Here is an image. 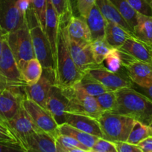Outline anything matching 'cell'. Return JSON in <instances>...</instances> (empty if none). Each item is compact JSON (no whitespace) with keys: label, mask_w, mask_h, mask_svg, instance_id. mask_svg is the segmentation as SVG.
<instances>
[{"label":"cell","mask_w":152,"mask_h":152,"mask_svg":"<svg viewBox=\"0 0 152 152\" xmlns=\"http://www.w3.org/2000/svg\"><path fill=\"white\" fill-rule=\"evenodd\" d=\"M128 1L137 13L152 16V0H128Z\"/></svg>","instance_id":"obj_37"},{"label":"cell","mask_w":152,"mask_h":152,"mask_svg":"<svg viewBox=\"0 0 152 152\" xmlns=\"http://www.w3.org/2000/svg\"><path fill=\"white\" fill-rule=\"evenodd\" d=\"M51 1L59 16L61 23L66 19H69L72 16L70 0H51Z\"/></svg>","instance_id":"obj_36"},{"label":"cell","mask_w":152,"mask_h":152,"mask_svg":"<svg viewBox=\"0 0 152 152\" xmlns=\"http://www.w3.org/2000/svg\"><path fill=\"white\" fill-rule=\"evenodd\" d=\"M45 108L53 116L58 125L66 123V112L68 110V100L61 89L55 85L49 93Z\"/></svg>","instance_id":"obj_16"},{"label":"cell","mask_w":152,"mask_h":152,"mask_svg":"<svg viewBox=\"0 0 152 152\" xmlns=\"http://www.w3.org/2000/svg\"><path fill=\"white\" fill-rule=\"evenodd\" d=\"M66 35L72 39L81 43H91L90 31L86 19L80 16H72L67 25L64 27Z\"/></svg>","instance_id":"obj_20"},{"label":"cell","mask_w":152,"mask_h":152,"mask_svg":"<svg viewBox=\"0 0 152 152\" xmlns=\"http://www.w3.org/2000/svg\"><path fill=\"white\" fill-rule=\"evenodd\" d=\"M116 6L117 10L125 19L131 28L134 30L137 23V13L132 7L128 0H110Z\"/></svg>","instance_id":"obj_30"},{"label":"cell","mask_w":152,"mask_h":152,"mask_svg":"<svg viewBox=\"0 0 152 152\" xmlns=\"http://www.w3.org/2000/svg\"><path fill=\"white\" fill-rule=\"evenodd\" d=\"M151 135H152V131L150 126L135 120L126 142L137 145Z\"/></svg>","instance_id":"obj_29"},{"label":"cell","mask_w":152,"mask_h":152,"mask_svg":"<svg viewBox=\"0 0 152 152\" xmlns=\"http://www.w3.org/2000/svg\"><path fill=\"white\" fill-rule=\"evenodd\" d=\"M150 127H151V131H152V122H151V123L150 124Z\"/></svg>","instance_id":"obj_49"},{"label":"cell","mask_w":152,"mask_h":152,"mask_svg":"<svg viewBox=\"0 0 152 152\" xmlns=\"http://www.w3.org/2000/svg\"><path fill=\"white\" fill-rule=\"evenodd\" d=\"M80 83L89 94L92 96H95V97L110 91L101 83L91 78L89 76L85 75V74L83 78L80 80Z\"/></svg>","instance_id":"obj_32"},{"label":"cell","mask_w":152,"mask_h":152,"mask_svg":"<svg viewBox=\"0 0 152 152\" xmlns=\"http://www.w3.org/2000/svg\"><path fill=\"white\" fill-rule=\"evenodd\" d=\"M90 152H117L114 142L99 137L91 148Z\"/></svg>","instance_id":"obj_38"},{"label":"cell","mask_w":152,"mask_h":152,"mask_svg":"<svg viewBox=\"0 0 152 152\" xmlns=\"http://www.w3.org/2000/svg\"><path fill=\"white\" fill-rule=\"evenodd\" d=\"M96 0H77V6L80 16L86 19Z\"/></svg>","instance_id":"obj_40"},{"label":"cell","mask_w":152,"mask_h":152,"mask_svg":"<svg viewBox=\"0 0 152 152\" xmlns=\"http://www.w3.org/2000/svg\"><path fill=\"white\" fill-rule=\"evenodd\" d=\"M61 91L68 100L67 112L89 116L96 120H98L104 113L98 105L96 98L89 94L82 87L80 82L68 88L61 89Z\"/></svg>","instance_id":"obj_3"},{"label":"cell","mask_w":152,"mask_h":152,"mask_svg":"<svg viewBox=\"0 0 152 152\" xmlns=\"http://www.w3.org/2000/svg\"><path fill=\"white\" fill-rule=\"evenodd\" d=\"M55 85V72L43 69V74L37 83L32 86L25 85L24 87L25 96L45 108L49 93Z\"/></svg>","instance_id":"obj_12"},{"label":"cell","mask_w":152,"mask_h":152,"mask_svg":"<svg viewBox=\"0 0 152 152\" xmlns=\"http://www.w3.org/2000/svg\"><path fill=\"white\" fill-rule=\"evenodd\" d=\"M22 80L27 86H32L37 83L43 74V68L36 57L25 62L20 69Z\"/></svg>","instance_id":"obj_26"},{"label":"cell","mask_w":152,"mask_h":152,"mask_svg":"<svg viewBox=\"0 0 152 152\" xmlns=\"http://www.w3.org/2000/svg\"><path fill=\"white\" fill-rule=\"evenodd\" d=\"M6 126L13 132L22 147L28 137L40 130L22 106L17 114L6 123Z\"/></svg>","instance_id":"obj_15"},{"label":"cell","mask_w":152,"mask_h":152,"mask_svg":"<svg viewBox=\"0 0 152 152\" xmlns=\"http://www.w3.org/2000/svg\"><path fill=\"white\" fill-rule=\"evenodd\" d=\"M22 107L40 130L57 137L59 134V125L48 110L26 96L22 99Z\"/></svg>","instance_id":"obj_6"},{"label":"cell","mask_w":152,"mask_h":152,"mask_svg":"<svg viewBox=\"0 0 152 152\" xmlns=\"http://www.w3.org/2000/svg\"><path fill=\"white\" fill-rule=\"evenodd\" d=\"M31 4V0H16V5L22 15L25 16Z\"/></svg>","instance_id":"obj_44"},{"label":"cell","mask_w":152,"mask_h":152,"mask_svg":"<svg viewBox=\"0 0 152 152\" xmlns=\"http://www.w3.org/2000/svg\"><path fill=\"white\" fill-rule=\"evenodd\" d=\"M6 36H7V34H5V33L1 29V28H0V55H1V53L3 41H4V39H5Z\"/></svg>","instance_id":"obj_47"},{"label":"cell","mask_w":152,"mask_h":152,"mask_svg":"<svg viewBox=\"0 0 152 152\" xmlns=\"http://www.w3.org/2000/svg\"><path fill=\"white\" fill-rule=\"evenodd\" d=\"M117 105L113 113L128 116L150 126L152 122V100L141 92L130 88L116 91Z\"/></svg>","instance_id":"obj_1"},{"label":"cell","mask_w":152,"mask_h":152,"mask_svg":"<svg viewBox=\"0 0 152 152\" xmlns=\"http://www.w3.org/2000/svg\"><path fill=\"white\" fill-rule=\"evenodd\" d=\"M84 76L73 61L65 36L61 26L58 42V56L55 69V86L68 88L80 81Z\"/></svg>","instance_id":"obj_2"},{"label":"cell","mask_w":152,"mask_h":152,"mask_svg":"<svg viewBox=\"0 0 152 152\" xmlns=\"http://www.w3.org/2000/svg\"><path fill=\"white\" fill-rule=\"evenodd\" d=\"M136 37L147 45H152V16L139 13L137 23L134 28Z\"/></svg>","instance_id":"obj_25"},{"label":"cell","mask_w":152,"mask_h":152,"mask_svg":"<svg viewBox=\"0 0 152 152\" xmlns=\"http://www.w3.org/2000/svg\"><path fill=\"white\" fill-rule=\"evenodd\" d=\"M26 151V150L19 143L1 142L0 141V152Z\"/></svg>","instance_id":"obj_42"},{"label":"cell","mask_w":152,"mask_h":152,"mask_svg":"<svg viewBox=\"0 0 152 152\" xmlns=\"http://www.w3.org/2000/svg\"><path fill=\"white\" fill-rule=\"evenodd\" d=\"M27 17L16 5V0H0V28L5 34L20 28Z\"/></svg>","instance_id":"obj_11"},{"label":"cell","mask_w":152,"mask_h":152,"mask_svg":"<svg viewBox=\"0 0 152 152\" xmlns=\"http://www.w3.org/2000/svg\"><path fill=\"white\" fill-rule=\"evenodd\" d=\"M0 72L9 81L16 86L22 87L25 86V83L22 80L21 71L7 43L6 37L3 41L1 53L0 55Z\"/></svg>","instance_id":"obj_14"},{"label":"cell","mask_w":152,"mask_h":152,"mask_svg":"<svg viewBox=\"0 0 152 152\" xmlns=\"http://www.w3.org/2000/svg\"><path fill=\"white\" fill-rule=\"evenodd\" d=\"M95 98H96L98 105L104 112L105 111L113 112L115 111L116 105H117V97H116V91H110L96 96Z\"/></svg>","instance_id":"obj_33"},{"label":"cell","mask_w":152,"mask_h":152,"mask_svg":"<svg viewBox=\"0 0 152 152\" xmlns=\"http://www.w3.org/2000/svg\"><path fill=\"white\" fill-rule=\"evenodd\" d=\"M32 10L37 22L45 31L46 27V12L47 0H31Z\"/></svg>","instance_id":"obj_34"},{"label":"cell","mask_w":152,"mask_h":152,"mask_svg":"<svg viewBox=\"0 0 152 152\" xmlns=\"http://www.w3.org/2000/svg\"><path fill=\"white\" fill-rule=\"evenodd\" d=\"M101 65H96L89 68L85 71L84 74L97 80L113 91L125 88L132 87L134 83L131 81L129 77H125L119 73L109 71Z\"/></svg>","instance_id":"obj_10"},{"label":"cell","mask_w":152,"mask_h":152,"mask_svg":"<svg viewBox=\"0 0 152 152\" xmlns=\"http://www.w3.org/2000/svg\"><path fill=\"white\" fill-rule=\"evenodd\" d=\"M66 123L80 131L104 138V134L98 120L83 114L66 112Z\"/></svg>","instance_id":"obj_19"},{"label":"cell","mask_w":152,"mask_h":152,"mask_svg":"<svg viewBox=\"0 0 152 152\" xmlns=\"http://www.w3.org/2000/svg\"><path fill=\"white\" fill-rule=\"evenodd\" d=\"M136 37L134 33L122 28L118 24L107 22L105 28V39L114 48H119L128 39Z\"/></svg>","instance_id":"obj_23"},{"label":"cell","mask_w":152,"mask_h":152,"mask_svg":"<svg viewBox=\"0 0 152 152\" xmlns=\"http://www.w3.org/2000/svg\"><path fill=\"white\" fill-rule=\"evenodd\" d=\"M104 139L126 142L135 120L119 114L105 111L98 120Z\"/></svg>","instance_id":"obj_4"},{"label":"cell","mask_w":152,"mask_h":152,"mask_svg":"<svg viewBox=\"0 0 152 152\" xmlns=\"http://www.w3.org/2000/svg\"><path fill=\"white\" fill-rule=\"evenodd\" d=\"M62 30L69 49L70 54L77 68L84 73L89 68L98 65L94 59L91 43H81L75 41L66 35L64 27H62Z\"/></svg>","instance_id":"obj_13"},{"label":"cell","mask_w":152,"mask_h":152,"mask_svg":"<svg viewBox=\"0 0 152 152\" xmlns=\"http://www.w3.org/2000/svg\"><path fill=\"white\" fill-rule=\"evenodd\" d=\"M59 134L72 137L83 144L85 146L88 147L89 149H91V148L99 138L96 136L86 133L83 131L79 130L66 123L59 125Z\"/></svg>","instance_id":"obj_27"},{"label":"cell","mask_w":152,"mask_h":152,"mask_svg":"<svg viewBox=\"0 0 152 152\" xmlns=\"http://www.w3.org/2000/svg\"><path fill=\"white\" fill-rule=\"evenodd\" d=\"M117 152H142L137 145L129 143L128 142H114Z\"/></svg>","instance_id":"obj_41"},{"label":"cell","mask_w":152,"mask_h":152,"mask_svg":"<svg viewBox=\"0 0 152 152\" xmlns=\"http://www.w3.org/2000/svg\"><path fill=\"white\" fill-rule=\"evenodd\" d=\"M103 62H104L105 68L107 70L113 72H118L122 65L120 51L117 48H113L107 55Z\"/></svg>","instance_id":"obj_35"},{"label":"cell","mask_w":152,"mask_h":152,"mask_svg":"<svg viewBox=\"0 0 152 152\" xmlns=\"http://www.w3.org/2000/svg\"><path fill=\"white\" fill-rule=\"evenodd\" d=\"M30 34L35 57L40 61L43 69L55 72V59L45 31L37 22L35 25L30 28Z\"/></svg>","instance_id":"obj_7"},{"label":"cell","mask_w":152,"mask_h":152,"mask_svg":"<svg viewBox=\"0 0 152 152\" xmlns=\"http://www.w3.org/2000/svg\"><path fill=\"white\" fill-rule=\"evenodd\" d=\"M92 54L95 63L98 65H101L104 62L107 55L111 51L113 48L106 40L105 38L98 39L92 41L91 42Z\"/></svg>","instance_id":"obj_31"},{"label":"cell","mask_w":152,"mask_h":152,"mask_svg":"<svg viewBox=\"0 0 152 152\" xmlns=\"http://www.w3.org/2000/svg\"><path fill=\"white\" fill-rule=\"evenodd\" d=\"M61 21L59 16L55 10L51 0H47L46 12V27L45 33L50 43L53 53L55 63H56L58 56V35L61 29Z\"/></svg>","instance_id":"obj_17"},{"label":"cell","mask_w":152,"mask_h":152,"mask_svg":"<svg viewBox=\"0 0 152 152\" xmlns=\"http://www.w3.org/2000/svg\"><path fill=\"white\" fill-rule=\"evenodd\" d=\"M25 87V86H24ZM24 87L13 86L0 91V123H6L13 118L22 106Z\"/></svg>","instance_id":"obj_8"},{"label":"cell","mask_w":152,"mask_h":152,"mask_svg":"<svg viewBox=\"0 0 152 152\" xmlns=\"http://www.w3.org/2000/svg\"><path fill=\"white\" fill-rule=\"evenodd\" d=\"M150 48V50H151V56H152V45L151 46H149Z\"/></svg>","instance_id":"obj_48"},{"label":"cell","mask_w":152,"mask_h":152,"mask_svg":"<svg viewBox=\"0 0 152 152\" xmlns=\"http://www.w3.org/2000/svg\"><path fill=\"white\" fill-rule=\"evenodd\" d=\"M139 88L140 90H141V93L142 92L143 94L147 96L148 97L150 98V99L152 100V84L145 88H141V87H139Z\"/></svg>","instance_id":"obj_46"},{"label":"cell","mask_w":152,"mask_h":152,"mask_svg":"<svg viewBox=\"0 0 152 152\" xmlns=\"http://www.w3.org/2000/svg\"><path fill=\"white\" fill-rule=\"evenodd\" d=\"M0 124H3V123H0ZM3 125H4V124H3Z\"/></svg>","instance_id":"obj_50"},{"label":"cell","mask_w":152,"mask_h":152,"mask_svg":"<svg viewBox=\"0 0 152 152\" xmlns=\"http://www.w3.org/2000/svg\"><path fill=\"white\" fill-rule=\"evenodd\" d=\"M13 86H19L15 85L14 83H11L10 81H9L1 72H0V91L2 90V89L7 88L9 87H13ZM19 87H22V86H19Z\"/></svg>","instance_id":"obj_45"},{"label":"cell","mask_w":152,"mask_h":152,"mask_svg":"<svg viewBox=\"0 0 152 152\" xmlns=\"http://www.w3.org/2000/svg\"><path fill=\"white\" fill-rule=\"evenodd\" d=\"M0 141L20 144L18 141L17 138L15 137L13 132L10 130V129L7 126L3 124H0Z\"/></svg>","instance_id":"obj_39"},{"label":"cell","mask_w":152,"mask_h":152,"mask_svg":"<svg viewBox=\"0 0 152 152\" xmlns=\"http://www.w3.org/2000/svg\"><path fill=\"white\" fill-rule=\"evenodd\" d=\"M23 147L26 151L57 152L55 138L41 130L37 131L28 137Z\"/></svg>","instance_id":"obj_18"},{"label":"cell","mask_w":152,"mask_h":152,"mask_svg":"<svg viewBox=\"0 0 152 152\" xmlns=\"http://www.w3.org/2000/svg\"><path fill=\"white\" fill-rule=\"evenodd\" d=\"M120 52L122 64L126 68L131 81L141 88H145L151 85L152 64L138 60L123 52Z\"/></svg>","instance_id":"obj_9"},{"label":"cell","mask_w":152,"mask_h":152,"mask_svg":"<svg viewBox=\"0 0 152 152\" xmlns=\"http://www.w3.org/2000/svg\"><path fill=\"white\" fill-rule=\"evenodd\" d=\"M119 49L120 51L138 60L152 64L150 48L137 37L128 39Z\"/></svg>","instance_id":"obj_21"},{"label":"cell","mask_w":152,"mask_h":152,"mask_svg":"<svg viewBox=\"0 0 152 152\" xmlns=\"http://www.w3.org/2000/svg\"><path fill=\"white\" fill-rule=\"evenodd\" d=\"M137 145L142 152H152V135L139 142Z\"/></svg>","instance_id":"obj_43"},{"label":"cell","mask_w":152,"mask_h":152,"mask_svg":"<svg viewBox=\"0 0 152 152\" xmlns=\"http://www.w3.org/2000/svg\"><path fill=\"white\" fill-rule=\"evenodd\" d=\"M56 140L57 152H88L90 151L88 147L79 142L77 140L67 135L59 134Z\"/></svg>","instance_id":"obj_28"},{"label":"cell","mask_w":152,"mask_h":152,"mask_svg":"<svg viewBox=\"0 0 152 152\" xmlns=\"http://www.w3.org/2000/svg\"><path fill=\"white\" fill-rule=\"evenodd\" d=\"M86 21L90 31L92 41L105 38V28L107 21L101 13L96 4L91 8L89 15L86 18Z\"/></svg>","instance_id":"obj_22"},{"label":"cell","mask_w":152,"mask_h":152,"mask_svg":"<svg viewBox=\"0 0 152 152\" xmlns=\"http://www.w3.org/2000/svg\"><path fill=\"white\" fill-rule=\"evenodd\" d=\"M95 4L98 6L100 11L102 13L106 20L118 24L122 28L134 33V30L131 28L128 22L122 17L116 6L112 3L110 0H96Z\"/></svg>","instance_id":"obj_24"},{"label":"cell","mask_w":152,"mask_h":152,"mask_svg":"<svg viewBox=\"0 0 152 152\" xmlns=\"http://www.w3.org/2000/svg\"><path fill=\"white\" fill-rule=\"evenodd\" d=\"M6 39L11 49L19 70L25 62L35 57L30 34L28 12L26 19L22 26L16 31L7 34Z\"/></svg>","instance_id":"obj_5"}]
</instances>
